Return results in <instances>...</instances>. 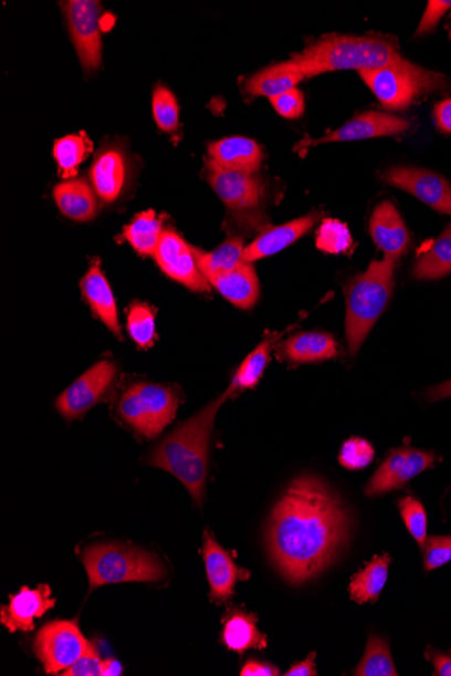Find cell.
Here are the masks:
<instances>
[{"label":"cell","mask_w":451,"mask_h":676,"mask_svg":"<svg viewBox=\"0 0 451 676\" xmlns=\"http://www.w3.org/2000/svg\"><path fill=\"white\" fill-rule=\"evenodd\" d=\"M338 496L314 476L292 481L274 507L266 543L272 562L292 585L313 580L334 562L349 538Z\"/></svg>","instance_id":"6da1fadb"},{"label":"cell","mask_w":451,"mask_h":676,"mask_svg":"<svg viewBox=\"0 0 451 676\" xmlns=\"http://www.w3.org/2000/svg\"><path fill=\"white\" fill-rule=\"evenodd\" d=\"M231 397L226 391L197 415L170 433L149 455L148 464L166 470L179 479L198 506H202L207 471H209L210 439L219 408Z\"/></svg>","instance_id":"7a4b0ae2"},{"label":"cell","mask_w":451,"mask_h":676,"mask_svg":"<svg viewBox=\"0 0 451 676\" xmlns=\"http://www.w3.org/2000/svg\"><path fill=\"white\" fill-rule=\"evenodd\" d=\"M292 60L308 79L333 71L379 70L399 63L403 58L391 42L377 37L327 35Z\"/></svg>","instance_id":"3957f363"},{"label":"cell","mask_w":451,"mask_h":676,"mask_svg":"<svg viewBox=\"0 0 451 676\" xmlns=\"http://www.w3.org/2000/svg\"><path fill=\"white\" fill-rule=\"evenodd\" d=\"M396 263L398 261L389 257L374 261L367 272L352 279L345 287L346 341L352 354H356L367 340L392 297Z\"/></svg>","instance_id":"277c9868"},{"label":"cell","mask_w":451,"mask_h":676,"mask_svg":"<svg viewBox=\"0 0 451 676\" xmlns=\"http://www.w3.org/2000/svg\"><path fill=\"white\" fill-rule=\"evenodd\" d=\"M82 559L91 589L122 582H156L167 575L160 558L133 545H91L83 551Z\"/></svg>","instance_id":"5b68a950"},{"label":"cell","mask_w":451,"mask_h":676,"mask_svg":"<svg viewBox=\"0 0 451 676\" xmlns=\"http://www.w3.org/2000/svg\"><path fill=\"white\" fill-rule=\"evenodd\" d=\"M359 75L382 106L391 112L410 107L417 97L431 94L447 83L440 73L424 70L405 59L379 70L359 72Z\"/></svg>","instance_id":"8992f818"},{"label":"cell","mask_w":451,"mask_h":676,"mask_svg":"<svg viewBox=\"0 0 451 676\" xmlns=\"http://www.w3.org/2000/svg\"><path fill=\"white\" fill-rule=\"evenodd\" d=\"M178 408V393L150 383L130 385L118 404L122 419L148 439L156 438L172 423Z\"/></svg>","instance_id":"52a82bcc"},{"label":"cell","mask_w":451,"mask_h":676,"mask_svg":"<svg viewBox=\"0 0 451 676\" xmlns=\"http://www.w3.org/2000/svg\"><path fill=\"white\" fill-rule=\"evenodd\" d=\"M75 621H52L36 633L34 651L48 674L64 673L91 648Z\"/></svg>","instance_id":"ba28073f"},{"label":"cell","mask_w":451,"mask_h":676,"mask_svg":"<svg viewBox=\"0 0 451 676\" xmlns=\"http://www.w3.org/2000/svg\"><path fill=\"white\" fill-rule=\"evenodd\" d=\"M61 9L69 21L72 42L83 70H97L102 63L101 2L70 0L61 3Z\"/></svg>","instance_id":"9c48e42d"},{"label":"cell","mask_w":451,"mask_h":676,"mask_svg":"<svg viewBox=\"0 0 451 676\" xmlns=\"http://www.w3.org/2000/svg\"><path fill=\"white\" fill-rule=\"evenodd\" d=\"M154 257L157 266L168 278L193 292H210L211 284L199 269L192 246L188 245L179 233L164 230Z\"/></svg>","instance_id":"30bf717a"},{"label":"cell","mask_w":451,"mask_h":676,"mask_svg":"<svg viewBox=\"0 0 451 676\" xmlns=\"http://www.w3.org/2000/svg\"><path fill=\"white\" fill-rule=\"evenodd\" d=\"M117 376V365L101 361L78 377L69 389L61 393L56 407L65 419L73 420L87 412L106 395Z\"/></svg>","instance_id":"8fae6325"},{"label":"cell","mask_w":451,"mask_h":676,"mask_svg":"<svg viewBox=\"0 0 451 676\" xmlns=\"http://www.w3.org/2000/svg\"><path fill=\"white\" fill-rule=\"evenodd\" d=\"M434 460V454L412 447L398 448L388 455L379 470L370 478L365 495L376 497L403 488L420 472L430 469Z\"/></svg>","instance_id":"7c38bea8"},{"label":"cell","mask_w":451,"mask_h":676,"mask_svg":"<svg viewBox=\"0 0 451 676\" xmlns=\"http://www.w3.org/2000/svg\"><path fill=\"white\" fill-rule=\"evenodd\" d=\"M382 180L416 196L432 210L451 215V184L440 175L416 168H392L384 174Z\"/></svg>","instance_id":"4fadbf2b"},{"label":"cell","mask_w":451,"mask_h":676,"mask_svg":"<svg viewBox=\"0 0 451 676\" xmlns=\"http://www.w3.org/2000/svg\"><path fill=\"white\" fill-rule=\"evenodd\" d=\"M203 559L212 601H228L234 594L237 582L250 578L249 571L238 568L233 558L209 531L204 532Z\"/></svg>","instance_id":"5bb4252c"},{"label":"cell","mask_w":451,"mask_h":676,"mask_svg":"<svg viewBox=\"0 0 451 676\" xmlns=\"http://www.w3.org/2000/svg\"><path fill=\"white\" fill-rule=\"evenodd\" d=\"M410 128V122L387 113L368 112L356 116L338 131L328 133L325 137L310 141L308 145L328 143H347V141L391 137L403 134Z\"/></svg>","instance_id":"9a60e30c"},{"label":"cell","mask_w":451,"mask_h":676,"mask_svg":"<svg viewBox=\"0 0 451 676\" xmlns=\"http://www.w3.org/2000/svg\"><path fill=\"white\" fill-rule=\"evenodd\" d=\"M54 605L56 600L52 597L51 586H23L20 593L11 595L8 606H2L0 621L11 633L30 632L34 630V621L44 616Z\"/></svg>","instance_id":"2e32d148"},{"label":"cell","mask_w":451,"mask_h":676,"mask_svg":"<svg viewBox=\"0 0 451 676\" xmlns=\"http://www.w3.org/2000/svg\"><path fill=\"white\" fill-rule=\"evenodd\" d=\"M209 181L230 210H253L262 198L261 183L252 175L242 171L210 167Z\"/></svg>","instance_id":"e0dca14e"},{"label":"cell","mask_w":451,"mask_h":676,"mask_svg":"<svg viewBox=\"0 0 451 676\" xmlns=\"http://www.w3.org/2000/svg\"><path fill=\"white\" fill-rule=\"evenodd\" d=\"M369 229L371 238L384 254L396 261H399L410 246V233L391 201H382L375 208Z\"/></svg>","instance_id":"ac0fdd59"},{"label":"cell","mask_w":451,"mask_h":676,"mask_svg":"<svg viewBox=\"0 0 451 676\" xmlns=\"http://www.w3.org/2000/svg\"><path fill=\"white\" fill-rule=\"evenodd\" d=\"M262 149L255 141L245 137H229L209 146V167L254 174L262 162Z\"/></svg>","instance_id":"d6986e66"},{"label":"cell","mask_w":451,"mask_h":676,"mask_svg":"<svg viewBox=\"0 0 451 676\" xmlns=\"http://www.w3.org/2000/svg\"><path fill=\"white\" fill-rule=\"evenodd\" d=\"M316 214L292 220L290 223L274 227L262 232L252 243L247 246L243 262L253 263L262 258L280 253V251L295 243L298 238L306 236L316 222Z\"/></svg>","instance_id":"ffe728a7"},{"label":"cell","mask_w":451,"mask_h":676,"mask_svg":"<svg viewBox=\"0 0 451 676\" xmlns=\"http://www.w3.org/2000/svg\"><path fill=\"white\" fill-rule=\"evenodd\" d=\"M82 292L85 301H87L91 310L97 319L112 331V333L122 340V331L118 319L117 303H115L112 287H109L105 274L97 263H94L85 273L82 280Z\"/></svg>","instance_id":"44dd1931"},{"label":"cell","mask_w":451,"mask_h":676,"mask_svg":"<svg viewBox=\"0 0 451 676\" xmlns=\"http://www.w3.org/2000/svg\"><path fill=\"white\" fill-rule=\"evenodd\" d=\"M207 280L238 309L250 310L258 303L260 285L252 263H243L231 272L210 275Z\"/></svg>","instance_id":"7402d4cb"},{"label":"cell","mask_w":451,"mask_h":676,"mask_svg":"<svg viewBox=\"0 0 451 676\" xmlns=\"http://www.w3.org/2000/svg\"><path fill=\"white\" fill-rule=\"evenodd\" d=\"M126 180L125 158L117 149H108L96 157L91 168V181L97 198L113 202L119 198Z\"/></svg>","instance_id":"603a6c76"},{"label":"cell","mask_w":451,"mask_h":676,"mask_svg":"<svg viewBox=\"0 0 451 676\" xmlns=\"http://www.w3.org/2000/svg\"><path fill=\"white\" fill-rule=\"evenodd\" d=\"M222 642L229 651L243 654L250 648H266L268 637L259 631L255 614L234 610L223 617Z\"/></svg>","instance_id":"cb8c5ba5"},{"label":"cell","mask_w":451,"mask_h":676,"mask_svg":"<svg viewBox=\"0 0 451 676\" xmlns=\"http://www.w3.org/2000/svg\"><path fill=\"white\" fill-rule=\"evenodd\" d=\"M53 198L66 218L76 222H88L95 218L97 202L94 189L81 178L57 184L53 189Z\"/></svg>","instance_id":"d4e9b609"},{"label":"cell","mask_w":451,"mask_h":676,"mask_svg":"<svg viewBox=\"0 0 451 676\" xmlns=\"http://www.w3.org/2000/svg\"><path fill=\"white\" fill-rule=\"evenodd\" d=\"M304 79L306 77L303 76L301 67L291 59L255 73L247 82V92L253 96H266L272 100V97L295 90Z\"/></svg>","instance_id":"484cf974"},{"label":"cell","mask_w":451,"mask_h":676,"mask_svg":"<svg viewBox=\"0 0 451 676\" xmlns=\"http://www.w3.org/2000/svg\"><path fill=\"white\" fill-rule=\"evenodd\" d=\"M283 354L296 364L332 360L338 354L337 342L326 333H302L284 343Z\"/></svg>","instance_id":"4316f807"},{"label":"cell","mask_w":451,"mask_h":676,"mask_svg":"<svg viewBox=\"0 0 451 676\" xmlns=\"http://www.w3.org/2000/svg\"><path fill=\"white\" fill-rule=\"evenodd\" d=\"M391 563V557L382 554L375 557L374 561L365 564V568L352 578L349 586L350 599L359 605L379 600L382 589L388 581L389 565Z\"/></svg>","instance_id":"83f0119b"},{"label":"cell","mask_w":451,"mask_h":676,"mask_svg":"<svg viewBox=\"0 0 451 676\" xmlns=\"http://www.w3.org/2000/svg\"><path fill=\"white\" fill-rule=\"evenodd\" d=\"M193 253L206 279H209L210 275L231 272L245 263L243 262L245 246H243V239L238 237L226 239L210 253L195 248Z\"/></svg>","instance_id":"f1b7e54d"},{"label":"cell","mask_w":451,"mask_h":676,"mask_svg":"<svg viewBox=\"0 0 451 676\" xmlns=\"http://www.w3.org/2000/svg\"><path fill=\"white\" fill-rule=\"evenodd\" d=\"M451 273V223L440 238L418 258L413 267V278L418 280H440Z\"/></svg>","instance_id":"f546056e"},{"label":"cell","mask_w":451,"mask_h":676,"mask_svg":"<svg viewBox=\"0 0 451 676\" xmlns=\"http://www.w3.org/2000/svg\"><path fill=\"white\" fill-rule=\"evenodd\" d=\"M162 225L155 211L138 214L126 227L125 237L139 254L155 256L162 237Z\"/></svg>","instance_id":"4dcf8cb0"},{"label":"cell","mask_w":451,"mask_h":676,"mask_svg":"<svg viewBox=\"0 0 451 676\" xmlns=\"http://www.w3.org/2000/svg\"><path fill=\"white\" fill-rule=\"evenodd\" d=\"M273 341V337H265V340L247 356V360L242 362V365L238 368L228 388L231 396H234L235 393L241 391L252 389L259 384L262 374H264L268 364H270Z\"/></svg>","instance_id":"1f68e13d"},{"label":"cell","mask_w":451,"mask_h":676,"mask_svg":"<svg viewBox=\"0 0 451 676\" xmlns=\"http://www.w3.org/2000/svg\"><path fill=\"white\" fill-rule=\"evenodd\" d=\"M357 676H396L391 649L382 637L369 635L367 649L355 669Z\"/></svg>","instance_id":"d6a6232c"},{"label":"cell","mask_w":451,"mask_h":676,"mask_svg":"<svg viewBox=\"0 0 451 676\" xmlns=\"http://www.w3.org/2000/svg\"><path fill=\"white\" fill-rule=\"evenodd\" d=\"M91 149H93V146L85 135L71 134L56 141L53 147V156L61 175L63 177L75 176L78 165L87 158Z\"/></svg>","instance_id":"836d02e7"},{"label":"cell","mask_w":451,"mask_h":676,"mask_svg":"<svg viewBox=\"0 0 451 676\" xmlns=\"http://www.w3.org/2000/svg\"><path fill=\"white\" fill-rule=\"evenodd\" d=\"M127 331L138 347L148 349L156 341L155 313L149 305L134 303L127 311Z\"/></svg>","instance_id":"e575fe53"},{"label":"cell","mask_w":451,"mask_h":676,"mask_svg":"<svg viewBox=\"0 0 451 676\" xmlns=\"http://www.w3.org/2000/svg\"><path fill=\"white\" fill-rule=\"evenodd\" d=\"M399 509L408 532L423 549L428 540V514H426L422 502L408 496L399 501Z\"/></svg>","instance_id":"d590c367"},{"label":"cell","mask_w":451,"mask_h":676,"mask_svg":"<svg viewBox=\"0 0 451 676\" xmlns=\"http://www.w3.org/2000/svg\"><path fill=\"white\" fill-rule=\"evenodd\" d=\"M316 245L323 251L331 254L344 253L352 246L349 230L338 220L327 219L322 223L316 237Z\"/></svg>","instance_id":"8d00e7d4"},{"label":"cell","mask_w":451,"mask_h":676,"mask_svg":"<svg viewBox=\"0 0 451 676\" xmlns=\"http://www.w3.org/2000/svg\"><path fill=\"white\" fill-rule=\"evenodd\" d=\"M154 116L162 132H175L179 126V104L166 87H157L154 94Z\"/></svg>","instance_id":"74e56055"},{"label":"cell","mask_w":451,"mask_h":676,"mask_svg":"<svg viewBox=\"0 0 451 676\" xmlns=\"http://www.w3.org/2000/svg\"><path fill=\"white\" fill-rule=\"evenodd\" d=\"M375 459V448L368 440L352 438L345 441L339 453V464L347 470H361Z\"/></svg>","instance_id":"f35d334b"},{"label":"cell","mask_w":451,"mask_h":676,"mask_svg":"<svg viewBox=\"0 0 451 676\" xmlns=\"http://www.w3.org/2000/svg\"><path fill=\"white\" fill-rule=\"evenodd\" d=\"M423 550L426 571L440 569L451 562V537H431Z\"/></svg>","instance_id":"ab89813d"},{"label":"cell","mask_w":451,"mask_h":676,"mask_svg":"<svg viewBox=\"0 0 451 676\" xmlns=\"http://www.w3.org/2000/svg\"><path fill=\"white\" fill-rule=\"evenodd\" d=\"M271 103L279 115L289 119L301 118L304 113V107H306V104H304V96L297 89L285 92L283 95L272 97Z\"/></svg>","instance_id":"60d3db41"},{"label":"cell","mask_w":451,"mask_h":676,"mask_svg":"<svg viewBox=\"0 0 451 676\" xmlns=\"http://www.w3.org/2000/svg\"><path fill=\"white\" fill-rule=\"evenodd\" d=\"M103 674V661L97 655L94 645L87 651V654L81 657L75 665L66 668L63 675L65 676H101Z\"/></svg>","instance_id":"b9f144b4"},{"label":"cell","mask_w":451,"mask_h":676,"mask_svg":"<svg viewBox=\"0 0 451 676\" xmlns=\"http://www.w3.org/2000/svg\"><path fill=\"white\" fill-rule=\"evenodd\" d=\"M451 9V2H442V0H431L428 4V10H426L422 21L419 23L417 35H423L426 33L432 32L436 29L438 22L441 21V18L447 14V12Z\"/></svg>","instance_id":"7bdbcfd3"},{"label":"cell","mask_w":451,"mask_h":676,"mask_svg":"<svg viewBox=\"0 0 451 676\" xmlns=\"http://www.w3.org/2000/svg\"><path fill=\"white\" fill-rule=\"evenodd\" d=\"M428 661L434 666L436 675L451 676V655L441 653L434 648H429L426 653Z\"/></svg>","instance_id":"ee69618b"},{"label":"cell","mask_w":451,"mask_h":676,"mask_svg":"<svg viewBox=\"0 0 451 676\" xmlns=\"http://www.w3.org/2000/svg\"><path fill=\"white\" fill-rule=\"evenodd\" d=\"M434 116L438 128L442 133L451 134V97L437 104Z\"/></svg>","instance_id":"f6af8a7d"},{"label":"cell","mask_w":451,"mask_h":676,"mask_svg":"<svg viewBox=\"0 0 451 676\" xmlns=\"http://www.w3.org/2000/svg\"><path fill=\"white\" fill-rule=\"evenodd\" d=\"M242 676H276L280 672L272 665H265V663L258 661H249L245 666L241 669Z\"/></svg>","instance_id":"bcb514c9"},{"label":"cell","mask_w":451,"mask_h":676,"mask_svg":"<svg viewBox=\"0 0 451 676\" xmlns=\"http://www.w3.org/2000/svg\"><path fill=\"white\" fill-rule=\"evenodd\" d=\"M315 653H311L306 661L301 663H296L295 666H292L289 672H286V676H315Z\"/></svg>","instance_id":"7dc6e473"},{"label":"cell","mask_w":451,"mask_h":676,"mask_svg":"<svg viewBox=\"0 0 451 676\" xmlns=\"http://www.w3.org/2000/svg\"><path fill=\"white\" fill-rule=\"evenodd\" d=\"M428 397L432 403L440 402V399L450 398L451 379L447 381V383H443L441 385L432 386V388L428 392Z\"/></svg>","instance_id":"c3c4849f"},{"label":"cell","mask_w":451,"mask_h":676,"mask_svg":"<svg viewBox=\"0 0 451 676\" xmlns=\"http://www.w3.org/2000/svg\"><path fill=\"white\" fill-rule=\"evenodd\" d=\"M122 674V666L118 661L107 659L103 662L102 676H118Z\"/></svg>","instance_id":"681fc988"}]
</instances>
